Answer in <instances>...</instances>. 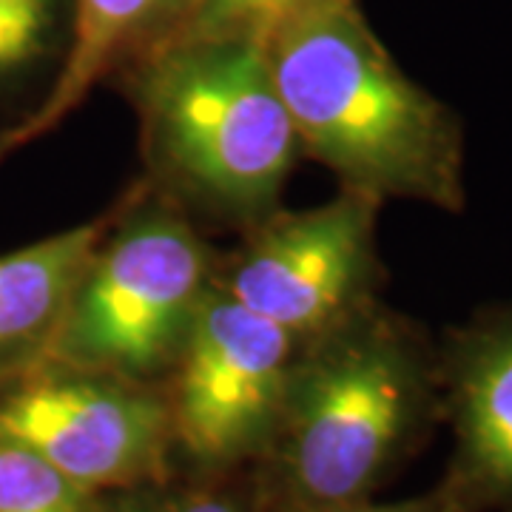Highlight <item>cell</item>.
Listing matches in <instances>:
<instances>
[{
    "label": "cell",
    "instance_id": "cell-14",
    "mask_svg": "<svg viewBox=\"0 0 512 512\" xmlns=\"http://www.w3.org/2000/svg\"><path fill=\"white\" fill-rule=\"evenodd\" d=\"M316 3L322 0H191L183 20L163 43L214 37H245L268 43L276 29H282L288 20L308 12Z\"/></svg>",
    "mask_w": 512,
    "mask_h": 512
},
{
    "label": "cell",
    "instance_id": "cell-9",
    "mask_svg": "<svg viewBox=\"0 0 512 512\" xmlns=\"http://www.w3.org/2000/svg\"><path fill=\"white\" fill-rule=\"evenodd\" d=\"M188 6L191 0H74L66 57L35 106L0 126V160L55 131L97 83L163 43Z\"/></svg>",
    "mask_w": 512,
    "mask_h": 512
},
{
    "label": "cell",
    "instance_id": "cell-4",
    "mask_svg": "<svg viewBox=\"0 0 512 512\" xmlns=\"http://www.w3.org/2000/svg\"><path fill=\"white\" fill-rule=\"evenodd\" d=\"M217 259L183 208L143 183L94 242L46 362L163 384Z\"/></svg>",
    "mask_w": 512,
    "mask_h": 512
},
{
    "label": "cell",
    "instance_id": "cell-1",
    "mask_svg": "<svg viewBox=\"0 0 512 512\" xmlns=\"http://www.w3.org/2000/svg\"><path fill=\"white\" fill-rule=\"evenodd\" d=\"M441 421L439 345L382 299L299 342L245 473L262 512L376 498Z\"/></svg>",
    "mask_w": 512,
    "mask_h": 512
},
{
    "label": "cell",
    "instance_id": "cell-6",
    "mask_svg": "<svg viewBox=\"0 0 512 512\" xmlns=\"http://www.w3.org/2000/svg\"><path fill=\"white\" fill-rule=\"evenodd\" d=\"M384 202L342 188L308 211H274L217 259L214 282L248 311L305 342L379 299Z\"/></svg>",
    "mask_w": 512,
    "mask_h": 512
},
{
    "label": "cell",
    "instance_id": "cell-12",
    "mask_svg": "<svg viewBox=\"0 0 512 512\" xmlns=\"http://www.w3.org/2000/svg\"><path fill=\"white\" fill-rule=\"evenodd\" d=\"M0 512H103V495L0 433Z\"/></svg>",
    "mask_w": 512,
    "mask_h": 512
},
{
    "label": "cell",
    "instance_id": "cell-11",
    "mask_svg": "<svg viewBox=\"0 0 512 512\" xmlns=\"http://www.w3.org/2000/svg\"><path fill=\"white\" fill-rule=\"evenodd\" d=\"M72 15L74 0H0V103L60 69Z\"/></svg>",
    "mask_w": 512,
    "mask_h": 512
},
{
    "label": "cell",
    "instance_id": "cell-8",
    "mask_svg": "<svg viewBox=\"0 0 512 512\" xmlns=\"http://www.w3.org/2000/svg\"><path fill=\"white\" fill-rule=\"evenodd\" d=\"M439 376L453 430L439 487L458 512H512V305L447 330Z\"/></svg>",
    "mask_w": 512,
    "mask_h": 512
},
{
    "label": "cell",
    "instance_id": "cell-7",
    "mask_svg": "<svg viewBox=\"0 0 512 512\" xmlns=\"http://www.w3.org/2000/svg\"><path fill=\"white\" fill-rule=\"evenodd\" d=\"M0 433L97 495L174 476L163 387L46 362L0 390Z\"/></svg>",
    "mask_w": 512,
    "mask_h": 512
},
{
    "label": "cell",
    "instance_id": "cell-13",
    "mask_svg": "<svg viewBox=\"0 0 512 512\" xmlns=\"http://www.w3.org/2000/svg\"><path fill=\"white\" fill-rule=\"evenodd\" d=\"M103 512H262L248 478L174 476L103 495Z\"/></svg>",
    "mask_w": 512,
    "mask_h": 512
},
{
    "label": "cell",
    "instance_id": "cell-5",
    "mask_svg": "<svg viewBox=\"0 0 512 512\" xmlns=\"http://www.w3.org/2000/svg\"><path fill=\"white\" fill-rule=\"evenodd\" d=\"M296 345L288 330L214 282L160 384L177 473L228 478L254 467L271 439Z\"/></svg>",
    "mask_w": 512,
    "mask_h": 512
},
{
    "label": "cell",
    "instance_id": "cell-3",
    "mask_svg": "<svg viewBox=\"0 0 512 512\" xmlns=\"http://www.w3.org/2000/svg\"><path fill=\"white\" fill-rule=\"evenodd\" d=\"M123 86L140 120L146 183L188 217L254 228L279 211L302 154L268 43L168 40L131 60Z\"/></svg>",
    "mask_w": 512,
    "mask_h": 512
},
{
    "label": "cell",
    "instance_id": "cell-10",
    "mask_svg": "<svg viewBox=\"0 0 512 512\" xmlns=\"http://www.w3.org/2000/svg\"><path fill=\"white\" fill-rule=\"evenodd\" d=\"M109 217L0 254V390L49 359L74 282Z\"/></svg>",
    "mask_w": 512,
    "mask_h": 512
},
{
    "label": "cell",
    "instance_id": "cell-2",
    "mask_svg": "<svg viewBox=\"0 0 512 512\" xmlns=\"http://www.w3.org/2000/svg\"><path fill=\"white\" fill-rule=\"evenodd\" d=\"M268 60L299 151L342 188L464 211V126L396 63L359 0L291 18L268 40Z\"/></svg>",
    "mask_w": 512,
    "mask_h": 512
},
{
    "label": "cell",
    "instance_id": "cell-15",
    "mask_svg": "<svg viewBox=\"0 0 512 512\" xmlns=\"http://www.w3.org/2000/svg\"><path fill=\"white\" fill-rule=\"evenodd\" d=\"M302 512H458L456 504L447 498L439 484L433 490L399 501H376V498H362V501H348V504H330V507H316V510Z\"/></svg>",
    "mask_w": 512,
    "mask_h": 512
}]
</instances>
